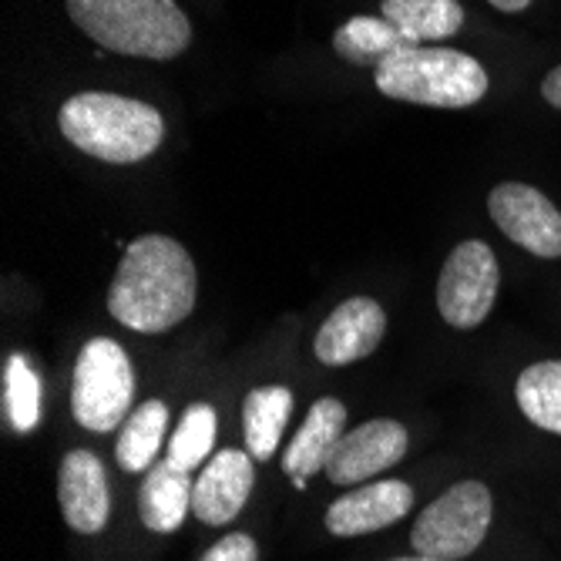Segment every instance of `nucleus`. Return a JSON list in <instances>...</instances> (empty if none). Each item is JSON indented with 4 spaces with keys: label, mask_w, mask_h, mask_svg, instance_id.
I'll use <instances>...</instances> for the list:
<instances>
[{
    "label": "nucleus",
    "mask_w": 561,
    "mask_h": 561,
    "mask_svg": "<svg viewBox=\"0 0 561 561\" xmlns=\"http://www.w3.org/2000/svg\"><path fill=\"white\" fill-rule=\"evenodd\" d=\"M135 397V370L128 353L108 340H88L78 353L75 377H71V411L84 431L105 434L115 431Z\"/></svg>",
    "instance_id": "nucleus-5"
},
{
    "label": "nucleus",
    "mask_w": 561,
    "mask_h": 561,
    "mask_svg": "<svg viewBox=\"0 0 561 561\" xmlns=\"http://www.w3.org/2000/svg\"><path fill=\"white\" fill-rule=\"evenodd\" d=\"M390 561H437V558H427V554H414V558H390Z\"/></svg>",
    "instance_id": "nucleus-26"
},
{
    "label": "nucleus",
    "mask_w": 561,
    "mask_h": 561,
    "mask_svg": "<svg viewBox=\"0 0 561 561\" xmlns=\"http://www.w3.org/2000/svg\"><path fill=\"white\" fill-rule=\"evenodd\" d=\"M491 4L497 8V11H504V14H522L531 0H491Z\"/></svg>",
    "instance_id": "nucleus-25"
},
{
    "label": "nucleus",
    "mask_w": 561,
    "mask_h": 561,
    "mask_svg": "<svg viewBox=\"0 0 561 561\" xmlns=\"http://www.w3.org/2000/svg\"><path fill=\"white\" fill-rule=\"evenodd\" d=\"M488 213L494 226L512 242L528 249L531 256L538 260L561 256V213L535 185L501 182L488 198Z\"/></svg>",
    "instance_id": "nucleus-8"
},
{
    "label": "nucleus",
    "mask_w": 561,
    "mask_h": 561,
    "mask_svg": "<svg viewBox=\"0 0 561 561\" xmlns=\"http://www.w3.org/2000/svg\"><path fill=\"white\" fill-rule=\"evenodd\" d=\"M501 270L494 249L481 239L457 245L437 279V310L457 330H474L494 310Z\"/></svg>",
    "instance_id": "nucleus-7"
},
{
    "label": "nucleus",
    "mask_w": 561,
    "mask_h": 561,
    "mask_svg": "<svg viewBox=\"0 0 561 561\" xmlns=\"http://www.w3.org/2000/svg\"><path fill=\"white\" fill-rule=\"evenodd\" d=\"M491 512V491L481 481H461L424 507L411 531V545L417 554L437 561H461L488 538Z\"/></svg>",
    "instance_id": "nucleus-6"
},
{
    "label": "nucleus",
    "mask_w": 561,
    "mask_h": 561,
    "mask_svg": "<svg viewBox=\"0 0 561 561\" xmlns=\"http://www.w3.org/2000/svg\"><path fill=\"white\" fill-rule=\"evenodd\" d=\"M407 454V431L397 421H367L343 434L327 461V478L340 488L360 484L393 468Z\"/></svg>",
    "instance_id": "nucleus-10"
},
{
    "label": "nucleus",
    "mask_w": 561,
    "mask_h": 561,
    "mask_svg": "<svg viewBox=\"0 0 561 561\" xmlns=\"http://www.w3.org/2000/svg\"><path fill=\"white\" fill-rule=\"evenodd\" d=\"M192 478L188 468L175 465L172 457L156 465V471H148L138 491V515L148 531H175L185 515L192 512Z\"/></svg>",
    "instance_id": "nucleus-15"
},
{
    "label": "nucleus",
    "mask_w": 561,
    "mask_h": 561,
    "mask_svg": "<svg viewBox=\"0 0 561 561\" xmlns=\"http://www.w3.org/2000/svg\"><path fill=\"white\" fill-rule=\"evenodd\" d=\"M380 94L427 108H471L488 94V71L454 47L407 44L374 68Z\"/></svg>",
    "instance_id": "nucleus-4"
},
{
    "label": "nucleus",
    "mask_w": 561,
    "mask_h": 561,
    "mask_svg": "<svg viewBox=\"0 0 561 561\" xmlns=\"http://www.w3.org/2000/svg\"><path fill=\"white\" fill-rule=\"evenodd\" d=\"M293 411L289 387H256L249 390L242 403V424H245V450L252 461H270L279 447V437L286 431Z\"/></svg>",
    "instance_id": "nucleus-17"
},
{
    "label": "nucleus",
    "mask_w": 561,
    "mask_h": 561,
    "mask_svg": "<svg viewBox=\"0 0 561 561\" xmlns=\"http://www.w3.org/2000/svg\"><path fill=\"white\" fill-rule=\"evenodd\" d=\"M68 14L98 47L125 58L169 61L192 41L175 0H68Z\"/></svg>",
    "instance_id": "nucleus-3"
},
{
    "label": "nucleus",
    "mask_w": 561,
    "mask_h": 561,
    "mask_svg": "<svg viewBox=\"0 0 561 561\" xmlns=\"http://www.w3.org/2000/svg\"><path fill=\"white\" fill-rule=\"evenodd\" d=\"M380 14L403 34L407 44L444 41L465 27V8L457 0H383Z\"/></svg>",
    "instance_id": "nucleus-16"
},
{
    "label": "nucleus",
    "mask_w": 561,
    "mask_h": 561,
    "mask_svg": "<svg viewBox=\"0 0 561 561\" xmlns=\"http://www.w3.org/2000/svg\"><path fill=\"white\" fill-rule=\"evenodd\" d=\"M414 488L407 481H374L360 491H350L327 507V531L336 538H356L380 531L411 515Z\"/></svg>",
    "instance_id": "nucleus-12"
},
{
    "label": "nucleus",
    "mask_w": 561,
    "mask_h": 561,
    "mask_svg": "<svg viewBox=\"0 0 561 561\" xmlns=\"http://www.w3.org/2000/svg\"><path fill=\"white\" fill-rule=\"evenodd\" d=\"M198 276L182 242L169 236H138L108 289V313L135 333H165L195 310Z\"/></svg>",
    "instance_id": "nucleus-1"
},
{
    "label": "nucleus",
    "mask_w": 561,
    "mask_h": 561,
    "mask_svg": "<svg viewBox=\"0 0 561 561\" xmlns=\"http://www.w3.org/2000/svg\"><path fill=\"white\" fill-rule=\"evenodd\" d=\"M333 47H336V55L350 65L377 68L387 55L407 47V41L383 14L380 18L367 14V18H350L343 27H336Z\"/></svg>",
    "instance_id": "nucleus-18"
},
{
    "label": "nucleus",
    "mask_w": 561,
    "mask_h": 561,
    "mask_svg": "<svg viewBox=\"0 0 561 561\" xmlns=\"http://www.w3.org/2000/svg\"><path fill=\"white\" fill-rule=\"evenodd\" d=\"M216 424H219V417L209 403H192L182 417V424H179V431H175V437H172V444H169L172 461L188 468V471L198 468L216 444Z\"/></svg>",
    "instance_id": "nucleus-22"
},
{
    "label": "nucleus",
    "mask_w": 561,
    "mask_h": 561,
    "mask_svg": "<svg viewBox=\"0 0 561 561\" xmlns=\"http://www.w3.org/2000/svg\"><path fill=\"white\" fill-rule=\"evenodd\" d=\"M252 454L249 450H219L209 468L202 471L192 491V515L202 525H229L252 494Z\"/></svg>",
    "instance_id": "nucleus-13"
},
{
    "label": "nucleus",
    "mask_w": 561,
    "mask_h": 561,
    "mask_svg": "<svg viewBox=\"0 0 561 561\" xmlns=\"http://www.w3.org/2000/svg\"><path fill=\"white\" fill-rule=\"evenodd\" d=\"M541 98L548 101L551 108L561 112V65L551 68V71L545 75V81H541Z\"/></svg>",
    "instance_id": "nucleus-24"
},
{
    "label": "nucleus",
    "mask_w": 561,
    "mask_h": 561,
    "mask_svg": "<svg viewBox=\"0 0 561 561\" xmlns=\"http://www.w3.org/2000/svg\"><path fill=\"white\" fill-rule=\"evenodd\" d=\"M58 501L68 528L78 535H98L108 525L112 497L105 465L91 450H68L58 471Z\"/></svg>",
    "instance_id": "nucleus-11"
},
{
    "label": "nucleus",
    "mask_w": 561,
    "mask_h": 561,
    "mask_svg": "<svg viewBox=\"0 0 561 561\" xmlns=\"http://www.w3.org/2000/svg\"><path fill=\"white\" fill-rule=\"evenodd\" d=\"M198 561H260V548L249 535L236 531V535H226L222 541H216Z\"/></svg>",
    "instance_id": "nucleus-23"
},
{
    "label": "nucleus",
    "mask_w": 561,
    "mask_h": 561,
    "mask_svg": "<svg viewBox=\"0 0 561 561\" xmlns=\"http://www.w3.org/2000/svg\"><path fill=\"white\" fill-rule=\"evenodd\" d=\"M4 414L18 434H31L41 421V377L24 356H11L4 364Z\"/></svg>",
    "instance_id": "nucleus-21"
},
{
    "label": "nucleus",
    "mask_w": 561,
    "mask_h": 561,
    "mask_svg": "<svg viewBox=\"0 0 561 561\" xmlns=\"http://www.w3.org/2000/svg\"><path fill=\"white\" fill-rule=\"evenodd\" d=\"M515 397L535 427L561 434V360H541L522 370Z\"/></svg>",
    "instance_id": "nucleus-20"
},
{
    "label": "nucleus",
    "mask_w": 561,
    "mask_h": 561,
    "mask_svg": "<svg viewBox=\"0 0 561 561\" xmlns=\"http://www.w3.org/2000/svg\"><path fill=\"white\" fill-rule=\"evenodd\" d=\"M58 125L78 151L108 165H135L148 159L165 135V122L156 108L108 91L71 94L61 105Z\"/></svg>",
    "instance_id": "nucleus-2"
},
{
    "label": "nucleus",
    "mask_w": 561,
    "mask_h": 561,
    "mask_svg": "<svg viewBox=\"0 0 561 561\" xmlns=\"http://www.w3.org/2000/svg\"><path fill=\"white\" fill-rule=\"evenodd\" d=\"M383 333H387L383 306L370 296H353L340 302L323 320L313 340V353L327 367H346L370 356L380 346Z\"/></svg>",
    "instance_id": "nucleus-9"
},
{
    "label": "nucleus",
    "mask_w": 561,
    "mask_h": 561,
    "mask_svg": "<svg viewBox=\"0 0 561 561\" xmlns=\"http://www.w3.org/2000/svg\"><path fill=\"white\" fill-rule=\"evenodd\" d=\"M343 424H346V407L336 397H320L310 407V417L302 421V427L296 431V437L283 454V471L293 478L296 488H306V478L327 471L330 454L343 437Z\"/></svg>",
    "instance_id": "nucleus-14"
},
{
    "label": "nucleus",
    "mask_w": 561,
    "mask_h": 561,
    "mask_svg": "<svg viewBox=\"0 0 561 561\" xmlns=\"http://www.w3.org/2000/svg\"><path fill=\"white\" fill-rule=\"evenodd\" d=\"M165 427H169V407L162 400H145L138 411L128 417V424H125V431L118 437V447H115L118 465L128 474L148 471L151 461H156L159 447H162Z\"/></svg>",
    "instance_id": "nucleus-19"
}]
</instances>
